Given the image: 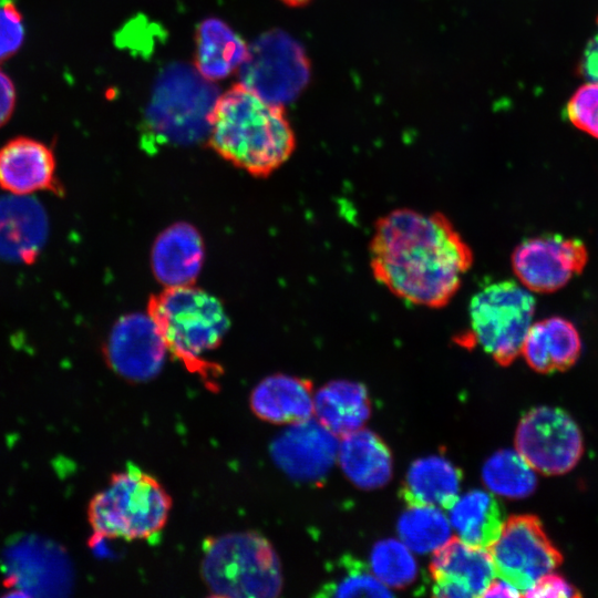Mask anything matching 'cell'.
<instances>
[{"mask_svg":"<svg viewBox=\"0 0 598 598\" xmlns=\"http://www.w3.org/2000/svg\"><path fill=\"white\" fill-rule=\"evenodd\" d=\"M472 264L471 247L441 213L396 208L374 225L370 241L372 275L409 303L446 306Z\"/></svg>","mask_w":598,"mask_h":598,"instance_id":"obj_1","label":"cell"},{"mask_svg":"<svg viewBox=\"0 0 598 598\" xmlns=\"http://www.w3.org/2000/svg\"><path fill=\"white\" fill-rule=\"evenodd\" d=\"M208 145L236 167L267 177L291 156L296 136L282 104L238 82L214 103Z\"/></svg>","mask_w":598,"mask_h":598,"instance_id":"obj_2","label":"cell"},{"mask_svg":"<svg viewBox=\"0 0 598 598\" xmlns=\"http://www.w3.org/2000/svg\"><path fill=\"white\" fill-rule=\"evenodd\" d=\"M147 313L157 324L167 350L189 371L207 375L219 370L206 360L229 328L221 302L194 285L165 287L151 296Z\"/></svg>","mask_w":598,"mask_h":598,"instance_id":"obj_3","label":"cell"},{"mask_svg":"<svg viewBox=\"0 0 598 598\" xmlns=\"http://www.w3.org/2000/svg\"><path fill=\"white\" fill-rule=\"evenodd\" d=\"M172 505L169 493L153 475L127 465L91 497L87 520L96 537L148 539L165 527Z\"/></svg>","mask_w":598,"mask_h":598,"instance_id":"obj_4","label":"cell"},{"mask_svg":"<svg viewBox=\"0 0 598 598\" xmlns=\"http://www.w3.org/2000/svg\"><path fill=\"white\" fill-rule=\"evenodd\" d=\"M200 574L216 597H277L283 586L281 563L272 544L251 530L208 538Z\"/></svg>","mask_w":598,"mask_h":598,"instance_id":"obj_5","label":"cell"},{"mask_svg":"<svg viewBox=\"0 0 598 598\" xmlns=\"http://www.w3.org/2000/svg\"><path fill=\"white\" fill-rule=\"evenodd\" d=\"M535 306L532 292L516 281L484 286L471 298L470 332L463 342L478 346L501 365L511 364L522 352Z\"/></svg>","mask_w":598,"mask_h":598,"instance_id":"obj_6","label":"cell"},{"mask_svg":"<svg viewBox=\"0 0 598 598\" xmlns=\"http://www.w3.org/2000/svg\"><path fill=\"white\" fill-rule=\"evenodd\" d=\"M488 553L496 576L511 582L522 595L563 561L560 551L533 515L508 518Z\"/></svg>","mask_w":598,"mask_h":598,"instance_id":"obj_7","label":"cell"},{"mask_svg":"<svg viewBox=\"0 0 598 598\" xmlns=\"http://www.w3.org/2000/svg\"><path fill=\"white\" fill-rule=\"evenodd\" d=\"M516 451L544 475L573 470L584 453L581 432L573 417L554 406H537L520 419L515 434Z\"/></svg>","mask_w":598,"mask_h":598,"instance_id":"obj_8","label":"cell"},{"mask_svg":"<svg viewBox=\"0 0 598 598\" xmlns=\"http://www.w3.org/2000/svg\"><path fill=\"white\" fill-rule=\"evenodd\" d=\"M241 83L262 99L282 104L307 85L310 64L301 47L282 33L265 34L241 64Z\"/></svg>","mask_w":598,"mask_h":598,"instance_id":"obj_9","label":"cell"},{"mask_svg":"<svg viewBox=\"0 0 598 598\" xmlns=\"http://www.w3.org/2000/svg\"><path fill=\"white\" fill-rule=\"evenodd\" d=\"M588 260L585 244L558 234L529 237L512 254V267L529 291L554 292L579 275Z\"/></svg>","mask_w":598,"mask_h":598,"instance_id":"obj_10","label":"cell"},{"mask_svg":"<svg viewBox=\"0 0 598 598\" xmlns=\"http://www.w3.org/2000/svg\"><path fill=\"white\" fill-rule=\"evenodd\" d=\"M103 352L107 365L118 377L146 382L159 374L168 350L157 324L146 312L121 317L111 329Z\"/></svg>","mask_w":598,"mask_h":598,"instance_id":"obj_11","label":"cell"},{"mask_svg":"<svg viewBox=\"0 0 598 598\" xmlns=\"http://www.w3.org/2000/svg\"><path fill=\"white\" fill-rule=\"evenodd\" d=\"M287 426L270 446L275 464L295 481L320 482L337 461L338 436L313 417Z\"/></svg>","mask_w":598,"mask_h":598,"instance_id":"obj_12","label":"cell"},{"mask_svg":"<svg viewBox=\"0 0 598 598\" xmlns=\"http://www.w3.org/2000/svg\"><path fill=\"white\" fill-rule=\"evenodd\" d=\"M430 573L433 595L448 598L483 596L496 577L487 549L453 537L433 553Z\"/></svg>","mask_w":598,"mask_h":598,"instance_id":"obj_13","label":"cell"},{"mask_svg":"<svg viewBox=\"0 0 598 598\" xmlns=\"http://www.w3.org/2000/svg\"><path fill=\"white\" fill-rule=\"evenodd\" d=\"M49 233L44 207L28 195L0 196V257L31 262L42 250Z\"/></svg>","mask_w":598,"mask_h":598,"instance_id":"obj_14","label":"cell"},{"mask_svg":"<svg viewBox=\"0 0 598 598\" xmlns=\"http://www.w3.org/2000/svg\"><path fill=\"white\" fill-rule=\"evenodd\" d=\"M0 187L17 195L38 190L61 193L52 150L25 136L7 142L0 148Z\"/></svg>","mask_w":598,"mask_h":598,"instance_id":"obj_15","label":"cell"},{"mask_svg":"<svg viewBox=\"0 0 598 598\" xmlns=\"http://www.w3.org/2000/svg\"><path fill=\"white\" fill-rule=\"evenodd\" d=\"M204 256L199 231L190 224L176 223L155 239L151 252L152 270L164 287L194 285Z\"/></svg>","mask_w":598,"mask_h":598,"instance_id":"obj_16","label":"cell"},{"mask_svg":"<svg viewBox=\"0 0 598 598\" xmlns=\"http://www.w3.org/2000/svg\"><path fill=\"white\" fill-rule=\"evenodd\" d=\"M313 390L308 379L276 373L251 391L249 406L261 421L290 425L313 417Z\"/></svg>","mask_w":598,"mask_h":598,"instance_id":"obj_17","label":"cell"},{"mask_svg":"<svg viewBox=\"0 0 598 598\" xmlns=\"http://www.w3.org/2000/svg\"><path fill=\"white\" fill-rule=\"evenodd\" d=\"M581 352L576 327L561 317H549L532 323L522 347L528 365L540 373L571 368Z\"/></svg>","mask_w":598,"mask_h":598,"instance_id":"obj_18","label":"cell"},{"mask_svg":"<svg viewBox=\"0 0 598 598\" xmlns=\"http://www.w3.org/2000/svg\"><path fill=\"white\" fill-rule=\"evenodd\" d=\"M338 463L355 486L375 489L392 476V456L386 444L372 431L358 429L339 442Z\"/></svg>","mask_w":598,"mask_h":598,"instance_id":"obj_19","label":"cell"},{"mask_svg":"<svg viewBox=\"0 0 598 598\" xmlns=\"http://www.w3.org/2000/svg\"><path fill=\"white\" fill-rule=\"evenodd\" d=\"M370 413L368 391L354 381H330L313 395V416L337 436L362 427Z\"/></svg>","mask_w":598,"mask_h":598,"instance_id":"obj_20","label":"cell"},{"mask_svg":"<svg viewBox=\"0 0 598 598\" xmlns=\"http://www.w3.org/2000/svg\"><path fill=\"white\" fill-rule=\"evenodd\" d=\"M462 473L441 455L415 460L409 467L401 487L408 505H429L448 508L458 496Z\"/></svg>","mask_w":598,"mask_h":598,"instance_id":"obj_21","label":"cell"},{"mask_svg":"<svg viewBox=\"0 0 598 598\" xmlns=\"http://www.w3.org/2000/svg\"><path fill=\"white\" fill-rule=\"evenodd\" d=\"M448 509V520L457 538L487 549L505 523L503 511L488 492L472 489L458 495Z\"/></svg>","mask_w":598,"mask_h":598,"instance_id":"obj_22","label":"cell"},{"mask_svg":"<svg viewBox=\"0 0 598 598\" xmlns=\"http://www.w3.org/2000/svg\"><path fill=\"white\" fill-rule=\"evenodd\" d=\"M248 55V45L224 21L209 18L196 30L195 66L209 81L228 76Z\"/></svg>","mask_w":598,"mask_h":598,"instance_id":"obj_23","label":"cell"},{"mask_svg":"<svg viewBox=\"0 0 598 598\" xmlns=\"http://www.w3.org/2000/svg\"><path fill=\"white\" fill-rule=\"evenodd\" d=\"M536 471L515 450H499L482 467V480L494 494L519 499L536 488Z\"/></svg>","mask_w":598,"mask_h":598,"instance_id":"obj_24","label":"cell"},{"mask_svg":"<svg viewBox=\"0 0 598 598\" xmlns=\"http://www.w3.org/2000/svg\"><path fill=\"white\" fill-rule=\"evenodd\" d=\"M398 534L413 553L429 554L452 538V527L440 507L409 505L398 520Z\"/></svg>","mask_w":598,"mask_h":598,"instance_id":"obj_25","label":"cell"},{"mask_svg":"<svg viewBox=\"0 0 598 598\" xmlns=\"http://www.w3.org/2000/svg\"><path fill=\"white\" fill-rule=\"evenodd\" d=\"M412 553L400 539H382L372 548L371 571L390 589L404 588L411 585L417 575V564Z\"/></svg>","mask_w":598,"mask_h":598,"instance_id":"obj_26","label":"cell"},{"mask_svg":"<svg viewBox=\"0 0 598 598\" xmlns=\"http://www.w3.org/2000/svg\"><path fill=\"white\" fill-rule=\"evenodd\" d=\"M324 596L390 597L392 592L365 564L351 556L339 561L338 575L323 587Z\"/></svg>","mask_w":598,"mask_h":598,"instance_id":"obj_27","label":"cell"},{"mask_svg":"<svg viewBox=\"0 0 598 598\" xmlns=\"http://www.w3.org/2000/svg\"><path fill=\"white\" fill-rule=\"evenodd\" d=\"M566 113L574 126L598 138V82L581 85L569 99Z\"/></svg>","mask_w":598,"mask_h":598,"instance_id":"obj_28","label":"cell"},{"mask_svg":"<svg viewBox=\"0 0 598 598\" xmlns=\"http://www.w3.org/2000/svg\"><path fill=\"white\" fill-rule=\"evenodd\" d=\"M22 16L12 0H0V61L12 56L22 45Z\"/></svg>","mask_w":598,"mask_h":598,"instance_id":"obj_29","label":"cell"},{"mask_svg":"<svg viewBox=\"0 0 598 598\" xmlns=\"http://www.w3.org/2000/svg\"><path fill=\"white\" fill-rule=\"evenodd\" d=\"M524 595L534 598H569L580 596L577 588L554 573L542 577Z\"/></svg>","mask_w":598,"mask_h":598,"instance_id":"obj_30","label":"cell"},{"mask_svg":"<svg viewBox=\"0 0 598 598\" xmlns=\"http://www.w3.org/2000/svg\"><path fill=\"white\" fill-rule=\"evenodd\" d=\"M579 69L589 82H598V18L596 33L586 44Z\"/></svg>","mask_w":598,"mask_h":598,"instance_id":"obj_31","label":"cell"},{"mask_svg":"<svg viewBox=\"0 0 598 598\" xmlns=\"http://www.w3.org/2000/svg\"><path fill=\"white\" fill-rule=\"evenodd\" d=\"M16 105V90L12 81L0 70V127L4 125Z\"/></svg>","mask_w":598,"mask_h":598,"instance_id":"obj_32","label":"cell"},{"mask_svg":"<svg viewBox=\"0 0 598 598\" xmlns=\"http://www.w3.org/2000/svg\"><path fill=\"white\" fill-rule=\"evenodd\" d=\"M485 597H518L522 592L511 582L496 577L484 591Z\"/></svg>","mask_w":598,"mask_h":598,"instance_id":"obj_33","label":"cell"},{"mask_svg":"<svg viewBox=\"0 0 598 598\" xmlns=\"http://www.w3.org/2000/svg\"><path fill=\"white\" fill-rule=\"evenodd\" d=\"M289 7H301L309 3L311 0H280Z\"/></svg>","mask_w":598,"mask_h":598,"instance_id":"obj_34","label":"cell"}]
</instances>
